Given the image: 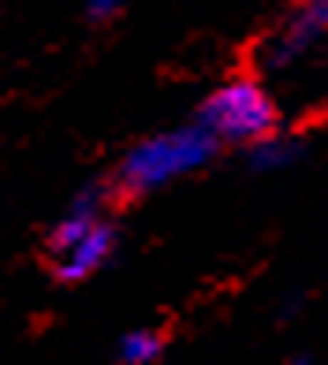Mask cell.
<instances>
[{
	"instance_id": "1",
	"label": "cell",
	"mask_w": 328,
	"mask_h": 365,
	"mask_svg": "<svg viewBox=\"0 0 328 365\" xmlns=\"http://www.w3.org/2000/svg\"><path fill=\"white\" fill-rule=\"evenodd\" d=\"M220 149L224 145L198 120H187V123L153 130V135L138 138L135 145H127V153L116 160L108 182L116 190V197H150L205 172L220 157Z\"/></svg>"
},
{
	"instance_id": "2",
	"label": "cell",
	"mask_w": 328,
	"mask_h": 365,
	"mask_svg": "<svg viewBox=\"0 0 328 365\" xmlns=\"http://www.w3.org/2000/svg\"><path fill=\"white\" fill-rule=\"evenodd\" d=\"M324 56H328V0H306L257 38L250 71L265 78L284 101L287 90H302V82L317 78Z\"/></svg>"
},
{
	"instance_id": "3",
	"label": "cell",
	"mask_w": 328,
	"mask_h": 365,
	"mask_svg": "<svg viewBox=\"0 0 328 365\" xmlns=\"http://www.w3.org/2000/svg\"><path fill=\"white\" fill-rule=\"evenodd\" d=\"M194 120L220 145L254 149L257 142H265V138L284 130V105L261 75L235 71L202 97Z\"/></svg>"
},
{
	"instance_id": "4",
	"label": "cell",
	"mask_w": 328,
	"mask_h": 365,
	"mask_svg": "<svg viewBox=\"0 0 328 365\" xmlns=\"http://www.w3.org/2000/svg\"><path fill=\"white\" fill-rule=\"evenodd\" d=\"M112 202H116V190H112L108 179H93V182H86V187H78V194L71 197V205L60 212V220L48 227V235H45L48 254L53 257L68 254L71 246H78L93 227H101L105 220H112L108 217Z\"/></svg>"
},
{
	"instance_id": "5",
	"label": "cell",
	"mask_w": 328,
	"mask_h": 365,
	"mask_svg": "<svg viewBox=\"0 0 328 365\" xmlns=\"http://www.w3.org/2000/svg\"><path fill=\"white\" fill-rule=\"evenodd\" d=\"M116 246H120V227L112 220H105L101 227H93L78 246H71L68 254L53 257L56 284H68V287L71 284H86L90 276H97L112 257H116Z\"/></svg>"
},
{
	"instance_id": "6",
	"label": "cell",
	"mask_w": 328,
	"mask_h": 365,
	"mask_svg": "<svg viewBox=\"0 0 328 365\" xmlns=\"http://www.w3.org/2000/svg\"><path fill=\"white\" fill-rule=\"evenodd\" d=\"M302 160V142H299V135H272V138H265V142H257L254 149H246V164H250V172H257V175H280V172H287V168H294V164Z\"/></svg>"
},
{
	"instance_id": "7",
	"label": "cell",
	"mask_w": 328,
	"mask_h": 365,
	"mask_svg": "<svg viewBox=\"0 0 328 365\" xmlns=\"http://www.w3.org/2000/svg\"><path fill=\"white\" fill-rule=\"evenodd\" d=\"M164 339L160 328H130L116 343V365H157L164 358Z\"/></svg>"
},
{
	"instance_id": "8",
	"label": "cell",
	"mask_w": 328,
	"mask_h": 365,
	"mask_svg": "<svg viewBox=\"0 0 328 365\" xmlns=\"http://www.w3.org/2000/svg\"><path fill=\"white\" fill-rule=\"evenodd\" d=\"M120 15H123L120 0H90V4L82 8V19H86L90 26H108V23H116Z\"/></svg>"
},
{
	"instance_id": "9",
	"label": "cell",
	"mask_w": 328,
	"mask_h": 365,
	"mask_svg": "<svg viewBox=\"0 0 328 365\" xmlns=\"http://www.w3.org/2000/svg\"><path fill=\"white\" fill-rule=\"evenodd\" d=\"M284 365H317V361H309V358H287Z\"/></svg>"
},
{
	"instance_id": "10",
	"label": "cell",
	"mask_w": 328,
	"mask_h": 365,
	"mask_svg": "<svg viewBox=\"0 0 328 365\" xmlns=\"http://www.w3.org/2000/svg\"><path fill=\"white\" fill-rule=\"evenodd\" d=\"M321 82H324V90H328V56H324V63H321Z\"/></svg>"
}]
</instances>
